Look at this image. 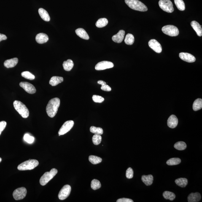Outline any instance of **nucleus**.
I'll use <instances>...</instances> for the list:
<instances>
[{"instance_id":"nucleus-30","label":"nucleus","mask_w":202,"mask_h":202,"mask_svg":"<svg viewBox=\"0 0 202 202\" xmlns=\"http://www.w3.org/2000/svg\"><path fill=\"white\" fill-rule=\"evenodd\" d=\"M89 160L92 164H97L101 163L102 160L100 157L94 155H90L89 157Z\"/></svg>"},{"instance_id":"nucleus-26","label":"nucleus","mask_w":202,"mask_h":202,"mask_svg":"<svg viewBox=\"0 0 202 202\" xmlns=\"http://www.w3.org/2000/svg\"><path fill=\"white\" fill-rule=\"evenodd\" d=\"M176 184L178 186L182 187H186L188 184V180L187 179L184 178H180L176 179L175 181Z\"/></svg>"},{"instance_id":"nucleus-23","label":"nucleus","mask_w":202,"mask_h":202,"mask_svg":"<svg viewBox=\"0 0 202 202\" xmlns=\"http://www.w3.org/2000/svg\"><path fill=\"white\" fill-rule=\"evenodd\" d=\"M63 81V78L60 76H54L51 78L49 83L52 86H55Z\"/></svg>"},{"instance_id":"nucleus-21","label":"nucleus","mask_w":202,"mask_h":202,"mask_svg":"<svg viewBox=\"0 0 202 202\" xmlns=\"http://www.w3.org/2000/svg\"><path fill=\"white\" fill-rule=\"evenodd\" d=\"M75 32L76 35L79 37L82 38L83 39L85 40H88L89 39V36L86 31L85 30L82 28H79L76 29L75 31Z\"/></svg>"},{"instance_id":"nucleus-14","label":"nucleus","mask_w":202,"mask_h":202,"mask_svg":"<svg viewBox=\"0 0 202 202\" xmlns=\"http://www.w3.org/2000/svg\"><path fill=\"white\" fill-rule=\"evenodd\" d=\"M179 57L181 59L188 63L194 62L196 58L194 55L187 52H181L179 54Z\"/></svg>"},{"instance_id":"nucleus-31","label":"nucleus","mask_w":202,"mask_h":202,"mask_svg":"<svg viewBox=\"0 0 202 202\" xmlns=\"http://www.w3.org/2000/svg\"><path fill=\"white\" fill-rule=\"evenodd\" d=\"M124 41L126 44L128 45H132L134 42V36L133 35L128 33L126 35Z\"/></svg>"},{"instance_id":"nucleus-6","label":"nucleus","mask_w":202,"mask_h":202,"mask_svg":"<svg viewBox=\"0 0 202 202\" xmlns=\"http://www.w3.org/2000/svg\"><path fill=\"white\" fill-rule=\"evenodd\" d=\"M162 31L164 34L172 37L178 36L179 33L177 27L171 25L164 26L162 28Z\"/></svg>"},{"instance_id":"nucleus-34","label":"nucleus","mask_w":202,"mask_h":202,"mask_svg":"<svg viewBox=\"0 0 202 202\" xmlns=\"http://www.w3.org/2000/svg\"><path fill=\"white\" fill-rule=\"evenodd\" d=\"M91 132L94 134L101 135L103 133V129L100 127H96L94 126H91L90 128Z\"/></svg>"},{"instance_id":"nucleus-1","label":"nucleus","mask_w":202,"mask_h":202,"mask_svg":"<svg viewBox=\"0 0 202 202\" xmlns=\"http://www.w3.org/2000/svg\"><path fill=\"white\" fill-rule=\"evenodd\" d=\"M60 103V100L58 98H52L49 101L46 107V112L49 117H55L58 111Z\"/></svg>"},{"instance_id":"nucleus-27","label":"nucleus","mask_w":202,"mask_h":202,"mask_svg":"<svg viewBox=\"0 0 202 202\" xmlns=\"http://www.w3.org/2000/svg\"><path fill=\"white\" fill-rule=\"evenodd\" d=\"M202 100L201 98H198L194 102L193 104V109L194 111H197L202 109Z\"/></svg>"},{"instance_id":"nucleus-47","label":"nucleus","mask_w":202,"mask_h":202,"mask_svg":"<svg viewBox=\"0 0 202 202\" xmlns=\"http://www.w3.org/2000/svg\"><path fill=\"white\" fill-rule=\"evenodd\" d=\"M1 133H2V132L0 131V135H1Z\"/></svg>"},{"instance_id":"nucleus-45","label":"nucleus","mask_w":202,"mask_h":202,"mask_svg":"<svg viewBox=\"0 0 202 202\" xmlns=\"http://www.w3.org/2000/svg\"><path fill=\"white\" fill-rule=\"evenodd\" d=\"M6 39H7V37L5 35L0 33V42L2 40H5Z\"/></svg>"},{"instance_id":"nucleus-16","label":"nucleus","mask_w":202,"mask_h":202,"mask_svg":"<svg viewBox=\"0 0 202 202\" xmlns=\"http://www.w3.org/2000/svg\"><path fill=\"white\" fill-rule=\"evenodd\" d=\"M178 120L175 115H171L167 120V125L168 127L171 128H174L177 126Z\"/></svg>"},{"instance_id":"nucleus-2","label":"nucleus","mask_w":202,"mask_h":202,"mask_svg":"<svg viewBox=\"0 0 202 202\" xmlns=\"http://www.w3.org/2000/svg\"><path fill=\"white\" fill-rule=\"evenodd\" d=\"M125 1L127 5L134 10L142 12L148 10L147 6L138 0H125Z\"/></svg>"},{"instance_id":"nucleus-41","label":"nucleus","mask_w":202,"mask_h":202,"mask_svg":"<svg viewBox=\"0 0 202 202\" xmlns=\"http://www.w3.org/2000/svg\"><path fill=\"white\" fill-rule=\"evenodd\" d=\"M95 103H101L104 101V98L99 95H94L92 97Z\"/></svg>"},{"instance_id":"nucleus-15","label":"nucleus","mask_w":202,"mask_h":202,"mask_svg":"<svg viewBox=\"0 0 202 202\" xmlns=\"http://www.w3.org/2000/svg\"><path fill=\"white\" fill-rule=\"evenodd\" d=\"M125 34V31L124 30H120L117 34L112 36V40L114 42L120 43L123 41Z\"/></svg>"},{"instance_id":"nucleus-38","label":"nucleus","mask_w":202,"mask_h":202,"mask_svg":"<svg viewBox=\"0 0 202 202\" xmlns=\"http://www.w3.org/2000/svg\"><path fill=\"white\" fill-rule=\"evenodd\" d=\"M102 140L101 135L95 134L92 137V141L93 144L98 145L101 144Z\"/></svg>"},{"instance_id":"nucleus-33","label":"nucleus","mask_w":202,"mask_h":202,"mask_svg":"<svg viewBox=\"0 0 202 202\" xmlns=\"http://www.w3.org/2000/svg\"><path fill=\"white\" fill-rule=\"evenodd\" d=\"M175 4L180 11H184L185 10V4L183 0H174Z\"/></svg>"},{"instance_id":"nucleus-3","label":"nucleus","mask_w":202,"mask_h":202,"mask_svg":"<svg viewBox=\"0 0 202 202\" xmlns=\"http://www.w3.org/2000/svg\"><path fill=\"white\" fill-rule=\"evenodd\" d=\"M14 106L16 111L23 118H26L29 114V111L25 104L22 102L15 101L14 102Z\"/></svg>"},{"instance_id":"nucleus-7","label":"nucleus","mask_w":202,"mask_h":202,"mask_svg":"<svg viewBox=\"0 0 202 202\" xmlns=\"http://www.w3.org/2000/svg\"><path fill=\"white\" fill-rule=\"evenodd\" d=\"M158 4L164 12L168 13L174 12L173 3L170 0H160Z\"/></svg>"},{"instance_id":"nucleus-36","label":"nucleus","mask_w":202,"mask_h":202,"mask_svg":"<svg viewBox=\"0 0 202 202\" xmlns=\"http://www.w3.org/2000/svg\"><path fill=\"white\" fill-rule=\"evenodd\" d=\"M98 84L101 85V89L102 90L105 91H110L112 90L111 87L107 85L106 82L104 81H98Z\"/></svg>"},{"instance_id":"nucleus-9","label":"nucleus","mask_w":202,"mask_h":202,"mask_svg":"<svg viewBox=\"0 0 202 202\" xmlns=\"http://www.w3.org/2000/svg\"><path fill=\"white\" fill-rule=\"evenodd\" d=\"M74 124V122L72 120L68 121L65 122L58 131L59 136L64 135L68 132L72 128Z\"/></svg>"},{"instance_id":"nucleus-28","label":"nucleus","mask_w":202,"mask_h":202,"mask_svg":"<svg viewBox=\"0 0 202 202\" xmlns=\"http://www.w3.org/2000/svg\"><path fill=\"white\" fill-rule=\"evenodd\" d=\"M108 21L106 18H101L98 19L95 23L96 26L98 28H102L106 26L108 24Z\"/></svg>"},{"instance_id":"nucleus-13","label":"nucleus","mask_w":202,"mask_h":202,"mask_svg":"<svg viewBox=\"0 0 202 202\" xmlns=\"http://www.w3.org/2000/svg\"><path fill=\"white\" fill-rule=\"evenodd\" d=\"M149 47L156 52L160 53L162 51L161 45L156 40L152 39L148 43Z\"/></svg>"},{"instance_id":"nucleus-19","label":"nucleus","mask_w":202,"mask_h":202,"mask_svg":"<svg viewBox=\"0 0 202 202\" xmlns=\"http://www.w3.org/2000/svg\"><path fill=\"white\" fill-rule=\"evenodd\" d=\"M201 194L198 192L192 193L189 195L187 200L189 202H198L201 199Z\"/></svg>"},{"instance_id":"nucleus-39","label":"nucleus","mask_w":202,"mask_h":202,"mask_svg":"<svg viewBox=\"0 0 202 202\" xmlns=\"http://www.w3.org/2000/svg\"><path fill=\"white\" fill-rule=\"evenodd\" d=\"M22 76L25 79L33 80L35 79V76L28 71H25L22 73Z\"/></svg>"},{"instance_id":"nucleus-29","label":"nucleus","mask_w":202,"mask_h":202,"mask_svg":"<svg viewBox=\"0 0 202 202\" xmlns=\"http://www.w3.org/2000/svg\"><path fill=\"white\" fill-rule=\"evenodd\" d=\"M163 196L166 200L173 201L176 198V195L173 192L165 191L163 194Z\"/></svg>"},{"instance_id":"nucleus-12","label":"nucleus","mask_w":202,"mask_h":202,"mask_svg":"<svg viewBox=\"0 0 202 202\" xmlns=\"http://www.w3.org/2000/svg\"><path fill=\"white\" fill-rule=\"evenodd\" d=\"M20 86L28 93L33 94L36 93V89L35 86L30 83L26 82H21Z\"/></svg>"},{"instance_id":"nucleus-8","label":"nucleus","mask_w":202,"mask_h":202,"mask_svg":"<svg viewBox=\"0 0 202 202\" xmlns=\"http://www.w3.org/2000/svg\"><path fill=\"white\" fill-rule=\"evenodd\" d=\"M27 193L26 189L24 187H20L14 191L13 196L16 200H21L26 196Z\"/></svg>"},{"instance_id":"nucleus-18","label":"nucleus","mask_w":202,"mask_h":202,"mask_svg":"<svg viewBox=\"0 0 202 202\" xmlns=\"http://www.w3.org/2000/svg\"><path fill=\"white\" fill-rule=\"evenodd\" d=\"M191 25L194 31H196L197 35L199 36H202V28L201 25L195 21H193L191 23Z\"/></svg>"},{"instance_id":"nucleus-20","label":"nucleus","mask_w":202,"mask_h":202,"mask_svg":"<svg viewBox=\"0 0 202 202\" xmlns=\"http://www.w3.org/2000/svg\"><path fill=\"white\" fill-rule=\"evenodd\" d=\"M18 59L17 58L6 60L4 62V66L7 68H14L18 63Z\"/></svg>"},{"instance_id":"nucleus-40","label":"nucleus","mask_w":202,"mask_h":202,"mask_svg":"<svg viewBox=\"0 0 202 202\" xmlns=\"http://www.w3.org/2000/svg\"><path fill=\"white\" fill-rule=\"evenodd\" d=\"M24 139L28 144H31L34 142L35 138L32 136H30L28 134H26L24 136Z\"/></svg>"},{"instance_id":"nucleus-10","label":"nucleus","mask_w":202,"mask_h":202,"mask_svg":"<svg viewBox=\"0 0 202 202\" xmlns=\"http://www.w3.org/2000/svg\"><path fill=\"white\" fill-rule=\"evenodd\" d=\"M71 191V186L68 184L65 185L62 188L58 194V197L60 200L66 199L69 196Z\"/></svg>"},{"instance_id":"nucleus-46","label":"nucleus","mask_w":202,"mask_h":202,"mask_svg":"<svg viewBox=\"0 0 202 202\" xmlns=\"http://www.w3.org/2000/svg\"><path fill=\"white\" fill-rule=\"evenodd\" d=\"M2 160V158H0V163H1V162Z\"/></svg>"},{"instance_id":"nucleus-32","label":"nucleus","mask_w":202,"mask_h":202,"mask_svg":"<svg viewBox=\"0 0 202 202\" xmlns=\"http://www.w3.org/2000/svg\"><path fill=\"white\" fill-rule=\"evenodd\" d=\"M174 147L177 150L183 151L186 149L187 145L184 141H179L175 144Z\"/></svg>"},{"instance_id":"nucleus-44","label":"nucleus","mask_w":202,"mask_h":202,"mask_svg":"<svg viewBox=\"0 0 202 202\" xmlns=\"http://www.w3.org/2000/svg\"><path fill=\"white\" fill-rule=\"evenodd\" d=\"M117 202H133V200L127 198H122L118 200Z\"/></svg>"},{"instance_id":"nucleus-5","label":"nucleus","mask_w":202,"mask_h":202,"mask_svg":"<svg viewBox=\"0 0 202 202\" xmlns=\"http://www.w3.org/2000/svg\"><path fill=\"white\" fill-rule=\"evenodd\" d=\"M57 172L58 171L57 169L54 168L51 170L50 171L45 173L40 179V184L42 186L46 185L56 175Z\"/></svg>"},{"instance_id":"nucleus-17","label":"nucleus","mask_w":202,"mask_h":202,"mask_svg":"<svg viewBox=\"0 0 202 202\" xmlns=\"http://www.w3.org/2000/svg\"><path fill=\"white\" fill-rule=\"evenodd\" d=\"M48 36L45 33H40L36 36V41L39 44L45 43L48 41Z\"/></svg>"},{"instance_id":"nucleus-25","label":"nucleus","mask_w":202,"mask_h":202,"mask_svg":"<svg viewBox=\"0 0 202 202\" xmlns=\"http://www.w3.org/2000/svg\"><path fill=\"white\" fill-rule=\"evenodd\" d=\"M64 69L66 71H70L72 69L74 66V63L72 60L68 59L64 61L63 64Z\"/></svg>"},{"instance_id":"nucleus-37","label":"nucleus","mask_w":202,"mask_h":202,"mask_svg":"<svg viewBox=\"0 0 202 202\" xmlns=\"http://www.w3.org/2000/svg\"><path fill=\"white\" fill-rule=\"evenodd\" d=\"M91 187L93 190H96L101 188V184L99 180L97 179H94L91 181Z\"/></svg>"},{"instance_id":"nucleus-22","label":"nucleus","mask_w":202,"mask_h":202,"mask_svg":"<svg viewBox=\"0 0 202 202\" xmlns=\"http://www.w3.org/2000/svg\"><path fill=\"white\" fill-rule=\"evenodd\" d=\"M38 12L40 16L45 21L49 22L50 20V17L47 11L42 8H40L38 10Z\"/></svg>"},{"instance_id":"nucleus-4","label":"nucleus","mask_w":202,"mask_h":202,"mask_svg":"<svg viewBox=\"0 0 202 202\" xmlns=\"http://www.w3.org/2000/svg\"><path fill=\"white\" fill-rule=\"evenodd\" d=\"M39 164V162L37 160H29L19 165L17 168L19 171H20L31 170L38 166Z\"/></svg>"},{"instance_id":"nucleus-24","label":"nucleus","mask_w":202,"mask_h":202,"mask_svg":"<svg viewBox=\"0 0 202 202\" xmlns=\"http://www.w3.org/2000/svg\"><path fill=\"white\" fill-rule=\"evenodd\" d=\"M141 180L146 186H150L153 182V176L151 174L147 176L143 175L141 177Z\"/></svg>"},{"instance_id":"nucleus-35","label":"nucleus","mask_w":202,"mask_h":202,"mask_svg":"<svg viewBox=\"0 0 202 202\" xmlns=\"http://www.w3.org/2000/svg\"><path fill=\"white\" fill-rule=\"evenodd\" d=\"M181 160L179 158H171L167 162V164L168 165H174L180 164Z\"/></svg>"},{"instance_id":"nucleus-42","label":"nucleus","mask_w":202,"mask_h":202,"mask_svg":"<svg viewBox=\"0 0 202 202\" xmlns=\"http://www.w3.org/2000/svg\"><path fill=\"white\" fill-rule=\"evenodd\" d=\"M134 172L132 168H128L127 170L126 176L127 179H131L133 177Z\"/></svg>"},{"instance_id":"nucleus-11","label":"nucleus","mask_w":202,"mask_h":202,"mask_svg":"<svg viewBox=\"0 0 202 202\" xmlns=\"http://www.w3.org/2000/svg\"><path fill=\"white\" fill-rule=\"evenodd\" d=\"M114 67V64L109 61H102L97 64L95 66V69L97 71H101L112 68Z\"/></svg>"},{"instance_id":"nucleus-43","label":"nucleus","mask_w":202,"mask_h":202,"mask_svg":"<svg viewBox=\"0 0 202 202\" xmlns=\"http://www.w3.org/2000/svg\"><path fill=\"white\" fill-rule=\"evenodd\" d=\"M6 122L5 121L0 122V131L2 132L5 128Z\"/></svg>"}]
</instances>
